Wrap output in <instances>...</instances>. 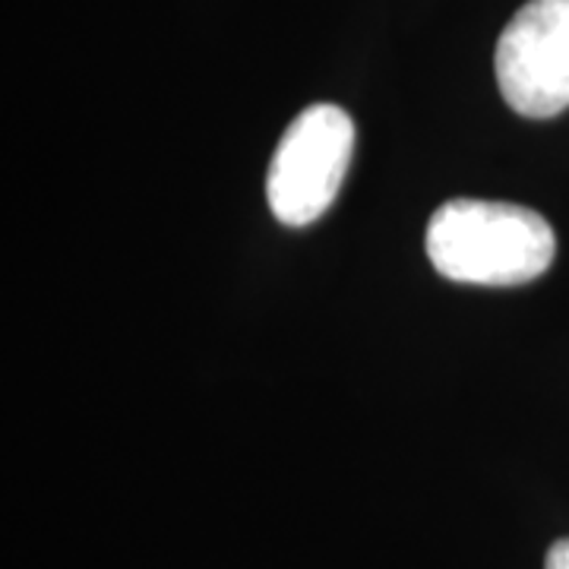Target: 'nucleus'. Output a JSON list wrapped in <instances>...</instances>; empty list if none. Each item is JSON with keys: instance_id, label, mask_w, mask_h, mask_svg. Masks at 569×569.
<instances>
[{"instance_id": "7ed1b4c3", "label": "nucleus", "mask_w": 569, "mask_h": 569, "mask_svg": "<svg viewBox=\"0 0 569 569\" xmlns=\"http://www.w3.org/2000/svg\"><path fill=\"white\" fill-rule=\"evenodd\" d=\"M497 82L512 111L557 118L569 108V0H529L497 41Z\"/></svg>"}, {"instance_id": "20e7f679", "label": "nucleus", "mask_w": 569, "mask_h": 569, "mask_svg": "<svg viewBox=\"0 0 569 569\" xmlns=\"http://www.w3.org/2000/svg\"><path fill=\"white\" fill-rule=\"evenodd\" d=\"M545 569H569V538L557 541V545L548 550V563H545Z\"/></svg>"}, {"instance_id": "f257e3e1", "label": "nucleus", "mask_w": 569, "mask_h": 569, "mask_svg": "<svg viewBox=\"0 0 569 569\" xmlns=\"http://www.w3.org/2000/svg\"><path fill=\"white\" fill-rule=\"evenodd\" d=\"M433 269L462 284L512 288L548 272L557 253L553 228L535 209L493 200H449L427 222Z\"/></svg>"}, {"instance_id": "f03ea898", "label": "nucleus", "mask_w": 569, "mask_h": 569, "mask_svg": "<svg viewBox=\"0 0 569 569\" xmlns=\"http://www.w3.org/2000/svg\"><path fill=\"white\" fill-rule=\"evenodd\" d=\"M355 123L339 104H310L276 146L266 178L269 209L282 224L317 222L346 181Z\"/></svg>"}]
</instances>
